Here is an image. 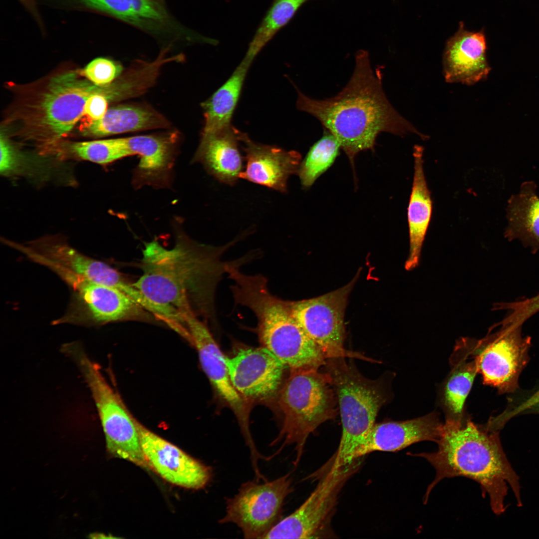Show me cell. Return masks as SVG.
Instances as JSON below:
<instances>
[{
  "label": "cell",
  "mask_w": 539,
  "mask_h": 539,
  "mask_svg": "<svg viewBox=\"0 0 539 539\" xmlns=\"http://www.w3.org/2000/svg\"><path fill=\"white\" fill-rule=\"evenodd\" d=\"M187 338L195 345L202 368L216 392L234 412L247 443L253 441L249 426V404L235 389L230 380L223 354L209 328L193 313L185 317Z\"/></svg>",
  "instance_id": "cell-13"
},
{
  "label": "cell",
  "mask_w": 539,
  "mask_h": 539,
  "mask_svg": "<svg viewBox=\"0 0 539 539\" xmlns=\"http://www.w3.org/2000/svg\"><path fill=\"white\" fill-rule=\"evenodd\" d=\"M123 138L129 155L139 157V162L133 172V186L136 189L146 186L155 188L170 187L176 160L178 135L172 133Z\"/></svg>",
  "instance_id": "cell-17"
},
{
  "label": "cell",
  "mask_w": 539,
  "mask_h": 539,
  "mask_svg": "<svg viewBox=\"0 0 539 539\" xmlns=\"http://www.w3.org/2000/svg\"><path fill=\"white\" fill-rule=\"evenodd\" d=\"M296 89L297 108L315 117L323 129L337 139L353 170L356 156L363 151L373 150L381 132L402 136L412 133L422 139L427 138L390 103L383 91L380 71L375 74L365 50L356 52L351 77L335 96L315 99Z\"/></svg>",
  "instance_id": "cell-2"
},
{
  "label": "cell",
  "mask_w": 539,
  "mask_h": 539,
  "mask_svg": "<svg viewBox=\"0 0 539 539\" xmlns=\"http://www.w3.org/2000/svg\"><path fill=\"white\" fill-rule=\"evenodd\" d=\"M514 308L518 317L526 321L539 311V294L531 298L516 301Z\"/></svg>",
  "instance_id": "cell-34"
},
{
  "label": "cell",
  "mask_w": 539,
  "mask_h": 539,
  "mask_svg": "<svg viewBox=\"0 0 539 539\" xmlns=\"http://www.w3.org/2000/svg\"><path fill=\"white\" fill-rule=\"evenodd\" d=\"M0 171L3 175L8 174L18 167L20 160L11 144L2 132L0 133Z\"/></svg>",
  "instance_id": "cell-32"
},
{
  "label": "cell",
  "mask_w": 539,
  "mask_h": 539,
  "mask_svg": "<svg viewBox=\"0 0 539 539\" xmlns=\"http://www.w3.org/2000/svg\"><path fill=\"white\" fill-rule=\"evenodd\" d=\"M41 258L91 281L123 290L128 280L108 264L90 258L56 239H43L28 246Z\"/></svg>",
  "instance_id": "cell-20"
},
{
  "label": "cell",
  "mask_w": 539,
  "mask_h": 539,
  "mask_svg": "<svg viewBox=\"0 0 539 539\" xmlns=\"http://www.w3.org/2000/svg\"><path fill=\"white\" fill-rule=\"evenodd\" d=\"M443 426L435 413L409 420L375 423L357 451L356 459L375 451H398L421 441L437 443Z\"/></svg>",
  "instance_id": "cell-19"
},
{
  "label": "cell",
  "mask_w": 539,
  "mask_h": 539,
  "mask_svg": "<svg viewBox=\"0 0 539 539\" xmlns=\"http://www.w3.org/2000/svg\"><path fill=\"white\" fill-rule=\"evenodd\" d=\"M496 325L499 327L497 331L490 329L483 339L472 340L479 351L475 358L484 383L500 392H510L517 387L520 373L527 363L531 338L523 337L522 325Z\"/></svg>",
  "instance_id": "cell-10"
},
{
  "label": "cell",
  "mask_w": 539,
  "mask_h": 539,
  "mask_svg": "<svg viewBox=\"0 0 539 539\" xmlns=\"http://www.w3.org/2000/svg\"><path fill=\"white\" fill-rule=\"evenodd\" d=\"M307 0H273L250 42L244 58L252 63L263 48Z\"/></svg>",
  "instance_id": "cell-28"
},
{
  "label": "cell",
  "mask_w": 539,
  "mask_h": 539,
  "mask_svg": "<svg viewBox=\"0 0 539 539\" xmlns=\"http://www.w3.org/2000/svg\"><path fill=\"white\" fill-rule=\"evenodd\" d=\"M323 130L322 137L313 144L301 160L296 173L304 189L310 187L333 164L341 149L337 139Z\"/></svg>",
  "instance_id": "cell-27"
},
{
  "label": "cell",
  "mask_w": 539,
  "mask_h": 539,
  "mask_svg": "<svg viewBox=\"0 0 539 539\" xmlns=\"http://www.w3.org/2000/svg\"><path fill=\"white\" fill-rule=\"evenodd\" d=\"M149 468L167 482L183 488H204L212 477L210 468L155 434L136 420Z\"/></svg>",
  "instance_id": "cell-15"
},
{
  "label": "cell",
  "mask_w": 539,
  "mask_h": 539,
  "mask_svg": "<svg viewBox=\"0 0 539 539\" xmlns=\"http://www.w3.org/2000/svg\"><path fill=\"white\" fill-rule=\"evenodd\" d=\"M65 355L76 365L91 393L112 456L144 468L148 466L141 447L135 419L79 342L65 348Z\"/></svg>",
  "instance_id": "cell-6"
},
{
  "label": "cell",
  "mask_w": 539,
  "mask_h": 539,
  "mask_svg": "<svg viewBox=\"0 0 539 539\" xmlns=\"http://www.w3.org/2000/svg\"><path fill=\"white\" fill-rule=\"evenodd\" d=\"M359 459L328 469L307 499L293 513L281 519L264 539L315 537L330 519L342 488L359 469Z\"/></svg>",
  "instance_id": "cell-12"
},
{
  "label": "cell",
  "mask_w": 539,
  "mask_h": 539,
  "mask_svg": "<svg viewBox=\"0 0 539 539\" xmlns=\"http://www.w3.org/2000/svg\"><path fill=\"white\" fill-rule=\"evenodd\" d=\"M177 224L173 248L156 241L144 244L139 264L142 274L133 285L160 310L163 321L177 331L183 329L189 313L207 324L217 325L216 290L232 261H224V254L250 232L213 246L192 240Z\"/></svg>",
  "instance_id": "cell-1"
},
{
  "label": "cell",
  "mask_w": 539,
  "mask_h": 539,
  "mask_svg": "<svg viewBox=\"0 0 539 539\" xmlns=\"http://www.w3.org/2000/svg\"><path fill=\"white\" fill-rule=\"evenodd\" d=\"M251 64L244 59L228 80L202 103L205 117L202 134L214 133L231 126L233 114Z\"/></svg>",
  "instance_id": "cell-26"
},
{
  "label": "cell",
  "mask_w": 539,
  "mask_h": 539,
  "mask_svg": "<svg viewBox=\"0 0 539 539\" xmlns=\"http://www.w3.org/2000/svg\"><path fill=\"white\" fill-rule=\"evenodd\" d=\"M533 181L525 182L519 192L509 199L505 233L507 240H520L534 253L539 249V197Z\"/></svg>",
  "instance_id": "cell-23"
},
{
  "label": "cell",
  "mask_w": 539,
  "mask_h": 539,
  "mask_svg": "<svg viewBox=\"0 0 539 539\" xmlns=\"http://www.w3.org/2000/svg\"><path fill=\"white\" fill-rule=\"evenodd\" d=\"M122 66L104 57L91 61L82 71L83 75L93 84L104 86L111 83L120 74Z\"/></svg>",
  "instance_id": "cell-31"
},
{
  "label": "cell",
  "mask_w": 539,
  "mask_h": 539,
  "mask_svg": "<svg viewBox=\"0 0 539 539\" xmlns=\"http://www.w3.org/2000/svg\"><path fill=\"white\" fill-rule=\"evenodd\" d=\"M98 93L106 96L107 85L93 84L82 71H69L51 77L25 116L28 131L43 141L60 139L84 115L89 97Z\"/></svg>",
  "instance_id": "cell-7"
},
{
  "label": "cell",
  "mask_w": 539,
  "mask_h": 539,
  "mask_svg": "<svg viewBox=\"0 0 539 539\" xmlns=\"http://www.w3.org/2000/svg\"><path fill=\"white\" fill-rule=\"evenodd\" d=\"M346 358L329 357L323 365L335 392L342 424L340 441L330 467H341L356 460L357 451L388 399L383 378H366Z\"/></svg>",
  "instance_id": "cell-4"
},
{
  "label": "cell",
  "mask_w": 539,
  "mask_h": 539,
  "mask_svg": "<svg viewBox=\"0 0 539 539\" xmlns=\"http://www.w3.org/2000/svg\"><path fill=\"white\" fill-rule=\"evenodd\" d=\"M538 403H539V390L516 408L508 412H505L497 416L495 418L496 421L499 425L503 427L509 419L523 411L530 409Z\"/></svg>",
  "instance_id": "cell-35"
},
{
  "label": "cell",
  "mask_w": 539,
  "mask_h": 539,
  "mask_svg": "<svg viewBox=\"0 0 539 539\" xmlns=\"http://www.w3.org/2000/svg\"><path fill=\"white\" fill-rule=\"evenodd\" d=\"M486 49L484 33L469 31L460 22L457 31L447 40L443 52L446 81L471 85L485 79L491 70Z\"/></svg>",
  "instance_id": "cell-18"
},
{
  "label": "cell",
  "mask_w": 539,
  "mask_h": 539,
  "mask_svg": "<svg viewBox=\"0 0 539 539\" xmlns=\"http://www.w3.org/2000/svg\"><path fill=\"white\" fill-rule=\"evenodd\" d=\"M71 151L79 158L99 164H107L129 156L123 138L75 142Z\"/></svg>",
  "instance_id": "cell-30"
},
{
  "label": "cell",
  "mask_w": 539,
  "mask_h": 539,
  "mask_svg": "<svg viewBox=\"0 0 539 539\" xmlns=\"http://www.w3.org/2000/svg\"><path fill=\"white\" fill-rule=\"evenodd\" d=\"M109 100L102 93H95L89 97L84 107V115H87L92 120H98L106 113Z\"/></svg>",
  "instance_id": "cell-33"
},
{
  "label": "cell",
  "mask_w": 539,
  "mask_h": 539,
  "mask_svg": "<svg viewBox=\"0 0 539 539\" xmlns=\"http://www.w3.org/2000/svg\"><path fill=\"white\" fill-rule=\"evenodd\" d=\"M259 482H245L236 495L227 498L225 516L219 520L237 525L245 539H264L281 520L284 501L293 491L290 473Z\"/></svg>",
  "instance_id": "cell-8"
},
{
  "label": "cell",
  "mask_w": 539,
  "mask_h": 539,
  "mask_svg": "<svg viewBox=\"0 0 539 539\" xmlns=\"http://www.w3.org/2000/svg\"><path fill=\"white\" fill-rule=\"evenodd\" d=\"M19 0L20 1V2H21L25 6L27 7L29 10L32 11V12H33V13L35 12V7L34 6L35 3L34 2V0Z\"/></svg>",
  "instance_id": "cell-36"
},
{
  "label": "cell",
  "mask_w": 539,
  "mask_h": 539,
  "mask_svg": "<svg viewBox=\"0 0 539 539\" xmlns=\"http://www.w3.org/2000/svg\"><path fill=\"white\" fill-rule=\"evenodd\" d=\"M71 298L65 313L52 324L99 326L129 320H149L151 313L122 291L86 279L71 286Z\"/></svg>",
  "instance_id": "cell-9"
},
{
  "label": "cell",
  "mask_w": 539,
  "mask_h": 539,
  "mask_svg": "<svg viewBox=\"0 0 539 539\" xmlns=\"http://www.w3.org/2000/svg\"><path fill=\"white\" fill-rule=\"evenodd\" d=\"M533 409L534 410H536V411L539 412V403L533 406L530 409Z\"/></svg>",
  "instance_id": "cell-38"
},
{
  "label": "cell",
  "mask_w": 539,
  "mask_h": 539,
  "mask_svg": "<svg viewBox=\"0 0 539 539\" xmlns=\"http://www.w3.org/2000/svg\"><path fill=\"white\" fill-rule=\"evenodd\" d=\"M225 361L232 385L249 404L277 396L286 367L267 348L241 349Z\"/></svg>",
  "instance_id": "cell-14"
},
{
  "label": "cell",
  "mask_w": 539,
  "mask_h": 539,
  "mask_svg": "<svg viewBox=\"0 0 539 539\" xmlns=\"http://www.w3.org/2000/svg\"><path fill=\"white\" fill-rule=\"evenodd\" d=\"M478 372L475 357L472 361L462 359L454 367L447 380L443 393L444 405L451 415L448 418H463L465 402Z\"/></svg>",
  "instance_id": "cell-29"
},
{
  "label": "cell",
  "mask_w": 539,
  "mask_h": 539,
  "mask_svg": "<svg viewBox=\"0 0 539 539\" xmlns=\"http://www.w3.org/2000/svg\"><path fill=\"white\" fill-rule=\"evenodd\" d=\"M168 121L154 110L141 106L122 105L109 109L100 120L84 128L88 135L102 137L137 131L167 128Z\"/></svg>",
  "instance_id": "cell-24"
},
{
  "label": "cell",
  "mask_w": 539,
  "mask_h": 539,
  "mask_svg": "<svg viewBox=\"0 0 539 539\" xmlns=\"http://www.w3.org/2000/svg\"><path fill=\"white\" fill-rule=\"evenodd\" d=\"M423 153V147L415 145L414 177L407 209L410 250L405 267L408 270H412L419 264L432 213L431 193L424 171Z\"/></svg>",
  "instance_id": "cell-22"
},
{
  "label": "cell",
  "mask_w": 539,
  "mask_h": 539,
  "mask_svg": "<svg viewBox=\"0 0 539 539\" xmlns=\"http://www.w3.org/2000/svg\"><path fill=\"white\" fill-rule=\"evenodd\" d=\"M238 130L232 126L202 134L193 161L203 165L221 183L233 186L243 171L244 157L239 149Z\"/></svg>",
  "instance_id": "cell-21"
},
{
  "label": "cell",
  "mask_w": 539,
  "mask_h": 539,
  "mask_svg": "<svg viewBox=\"0 0 539 539\" xmlns=\"http://www.w3.org/2000/svg\"><path fill=\"white\" fill-rule=\"evenodd\" d=\"M281 414L279 433L270 444L281 443L271 456L286 446L294 447L296 466L309 436L319 425L337 415V400L330 378L318 369H290L289 375L277 395Z\"/></svg>",
  "instance_id": "cell-5"
},
{
  "label": "cell",
  "mask_w": 539,
  "mask_h": 539,
  "mask_svg": "<svg viewBox=\"0 0 539 539\" xmlns=\"http://www.w3.org/2000/svg\"><path fill=\"white\" fill-rule=\"evenodd\" d=\"M77 5L102 12L152 32L160 31L169 16L156 0H71Z\"/></svg>",
  "instance_id": "cell-25"
},
{
  "label": "cell",
  "mask_w": 539,
  "mask_h": 539,
  "mask_svg": "<svg viewBox=\"0 0 539 539\" xmlns=\"http://www.w3.org/2000/svg\"><path fill=\"white\" fill-rule=\"evenodd\" d=\"M358 276L357 274L344 286L321 296L290 301L293 316L328 358L341 356L364 358L363 355L344 348L345 309Z\"/></svg>",
  "instance_id": "cell-11"
},
{
  "label": "cell",
  "mask_w": 539,
  "mask_h": 539,
  "mask_svg": "<svg viewBox=\"0 0 539 539\" xmlns=\"http://www.w3.org/2000/svg\"><path fill=\"white\" fill-rule=\"evenodd\" d=\"M238 135L246 162L240 178L287 193L288 179L290 175L297 173L301 161L300 154L255 142L247 134L238 130Z\"/></svg>",
  "instance_id": "cell-16"
},
{
  "label": "cell",
  "mask_w": 539,
  "mask_h": 539,
  "mask_svg": "<svg viewBox=\"0 0 539 539\" xmlns=\"http://www.w3.org/2000/svg\"><path fill=\"white\" fill-rule=\"evenodd\" d=\"M90 538H102V539L103 538H115V537H112V536L109 537V536H107V535H104V534H97V533L96 534L95 533L94 534H92Z\"/></svg>",
  "instance_id": "cell-37"
},
{
  "label": "cell",
  "mask_w": 539,
  "mask_h": 539,
  "mask_svg": "<svg viewBox=\"0 0 539 539\" xmlns=\"http://www.w3.org/2000/svg\"><path fill=\"white\" fill-rule=\"evenodd\" d=\"M436 451L411 454L426 459L435 469V477L424 497L427 502L433 489L445 478L462 476L480 485L488 496L493 512L506 509V498L512 490L519 507L522 505L519 478L502 446L498 431H491L470 419L448 418L443 424Z\"/></svg>",
  "instance_id": "cell-3"
}]
</instances>
